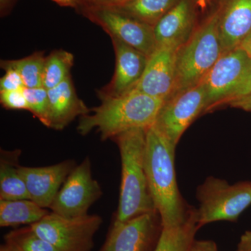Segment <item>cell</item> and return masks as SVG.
I'll use <instances>...</instances> for the list:
<instances>
[{"label":"cell","instance_id":"obj_1","mask_svg":"<svg viewBox=\"0 0 251 251\" xmlns=\"http://www.w3.org/2000/svg\"><path fill=\"white\" fill-rule=\"evenodd\" d=\"M145 168L150 191L162 227L181 226L189 218L178 188L175 170L176 147L154 125L147 129Z\"/></svg>","mask_w":251,"mask_h":251},{"label":"cell","instance_id":"obj_2","mask_svg":"<svg viewBox=\"0 0 251 251\" xmlns=\"http://www.w3.org/2000/svg\"><path fill=\"white\" fill-rule=\"evenodd\" d=\"M101 101L92 114L80 117L77 127L80 135L97 129L102 140H106L133 128H148L154 125L165 102L135 90L102 98Z\"/></svg>","mask_w":251,"mask_h":251},{"label":"cell","instance_id":"obj_3","mask_svg":"<svg viewBox=\"0 0 251 251\" xmlns=\"http://www.w3.org/2000/svg\"><path fill=\"white\" fill-rule=\"evenodd\" d=\"M147 129L133 128L113 138L118 145L122 163L120 201L114 224L157 212L145 168Z\"/></svg>","mask_w":251,"mask_h":251},{"label":"cell","instance_id":"obj_4","mask_svg":"<svg viewBox=\"0 0 251 251\" xmlns=\"http://www.w3.org/2000/svg\"><path fill=\"white\" fill-rule=\"evenodd\" d=\"M219 16V4L177 50L174 90L169 99L202 82L224 53Z\"/></svg>","mask_w":251,"mask_h":251},{"label":"cell","instance_id":"obj_5","mask_svg":"<svg viewBox=\"0 0 251 251\" xmlns=\"http://www.w3.org/2000/svg\"><path fill=\"white\" fill-rule=\"evenodd\" d=\"M202 82L206 112L223 104L231 105L251 92V58L239 47L224 52Z\"/></svg>","mask_w":251,"mask_h":251},{"label":"cell","instance_id":"obj_6","mask_svg":"<svg viewBox=\"0 0 251 251\" xmlns=\"http://www.w3.org/2000/svg\"><path fill=\"white\" fill-rule=\"evenodd\" d=\"M199 207L196 209L200 227L216 221H237L251 205V181L229 184L210 176L198 188Z\"/></svg>","mask_w":251,"mask_h":251},{"label":"cell","instance_id":"obj_7","mask_svg":"<svg viewBox=\"0 0 251 251\" xmlns=\"http://www.w3.org/2000/svg\"><path fill=\"white\" fill-rule=\"evenodd\" d=\"M102 222L103 219L98 215L67 218L50 211L29 226L57 251H92L94 236Z\"/></svg>","mask_w":251,"mask_h":251},{"label":"cell","instance_id":"obj_8","mask_svg":"<svg viewBox=\"0 0 251 251\" xmlns=\"http://www.w3.org/2000/svg\"><path fill=\"white\" fill-rule=\"evenodd\" d=\"M81 14L98 25L108 35L150 57L156 49L153 27L106 6L81 5Z\"/></svg>","mask_w":251,"mask_h":251},{"label":"cell","instance_id":"obj_9","mask_svg":"<svg viewBox=\"0 0 251 251\" xmlns=\"http://www.w3.org/2000/svg\"><path fill=\"white\" fill-rule=\"evenodd\" d=\"M102 194L100 185L92 176L90 158L86 157L68 176L49 209L64 217L86 216Z\"/></svg>","mask_w":251,"mask_h":251},{"label":"cell","instance_id":"obj_10","mask_svg":"<svg viewBox=\"0 0 251 251\" xmlns=\"http://www.w3.org/2000/svg\"><path fill=\"white\" fill-rule=\"evenodd\" d=\"M206 108L205 87L201 82L166 100L153 125L176 147L185 130Z\"/></svg>","mask_w":251,"mask_h":251},{"label":"cell","instance_id":"obj_11","mask_svg":"<svg viewBox=\"0 0 251 251\" xmlns=\"http://www.w3.org/2000/svg\"><path fill=\"white\" fill-rule=\"evenodd\" d=\"M158 213L137 216L120 224H113L100 251H151L161 234Z\"/></svg>","mask_w":251,"mask_h":251},{"label":"cell","instance_id":"obj_12","mask_svg":"<svg viewBox=\"0 0 251 251\" xmlns=\"http://www.w3.org/2000/svg\"><path fill=\"white\" fill-rule=\"evenodd\" d=\"M176 48L157 47L149 57L141 78L132 90L166 100L174 90Z\"/></svg>","mask_w":251,"mask_h":251},{"label":"cell","instance_id":"obj_13","mask_svg":"<svg viewBox=\"0 0 251 251\" xmlns=\"http://www.w3.org/2000/svg\"><path fill=\"white\" fill-rule=\"evenodd\" d=\"M76 166L67 160L45 167L20 166L29 199L43 208H50L68 176Z\"/></svg>","mask_w":251,"mask_h":251},{"label":"cell","instance_id":"obj_14","mask_svg":"<svg viewBox=\"0 0 251 251\" xmlns=\"http://www.w3.org/2000/svg\"><path fill=\"white\" fill-rule=\"evenodd\" d=\"M115 53V70L111 82L102 90L100 99L128 92L141 78L149 57L122 41L111 38Z\"/></svg>","mask_w":251,"mask_h":251},{"label":"cell","instance_id":"obj_15","mask_svg":"<svg viewBox=\"0 0 251 251\" xmlns=\"http://www.w3.org/2000/svg\"><path fill=\"white\" fill-rule=\"evenodd\" d=\"M196 0H179L153 27L157 47L179 49L195 31Z\"/></svg>","mask_w":251,"mask_h":251},{"label":"cell","instance_id":"obj_16","mask_svg":"<svg viewBox=\"0 0 251 251\" xmlns=\"http://www.w3.org/2000/svg\"><path fill=\"white\" fill-rule=\"evenodd\" d=\"M219 6V34L226 52L251 34V0H221Z\"/></svg>","mask_w":251,"mask_h":251},{"label":"cell","instance_id":"obj_17","mask_svg":"<svg viewBox=\"0 0 251 251\" xmlns=\"http://www.w3.org/2000/svg\"><path fill=\"white\" fill-rule=\"evenodd\" d=\"M49 100V127L62 130L77 117L90 113V110L77 97L72 77L48 90Z\"/></svg>","mask_w":251,"mask_h":251},{"label":"cell","instance_id":"obj_18","mask_svg":"<svg viewBox=\"0 0 251 251\" xmlns=\"http://www.w3.org/2000/svg\"><path fill=\"white\" fill-rule=\"evenodd\" d=\"M21 150H1L0 157V200L29 199L25 182L20 173Z\"/></svg>","mask_w":251,"mask_h":251},{"label":"cell","instance_id":"obj_19","mask_svg":"<svg viewBox=\"0 0 251 251\" xmlns=\"http://www.w3.org/2000/svg\"><path fill=\"white\" fill-rule=\"evenodd\" d=\"M50 213L30 199L0 200V226L16 227L39 222Z\"/></svg>","mask_w":251,"mask_h":251},{"label":"cell","instance_id":"obj_20","mask_svg":"<svg viewBox=\"0 0 251 251\" xmlns=\"http://www.w3.org/2000/svg\"><path fill=\"white\" fill-rule=\"evenodd\" d=\"M179 0H130L126 2L106 6L151 27L177 4Z\"/></svg>","mask_w":251,"mask_h":251},{"label":"cell","instance_id":"obj_21","mask_svg":"<svg viewBox=\"0 0 251 251\" xmlns=\"http://www.w3.org/2000/svg\"><path fill=\"white\" fill-rule=\"evenodd\" d=\"M200 227L193 209L186 222L173 227H162L153 251H188Z\"/></svg>","mask_w":251,"mask_h":251},{"label":"cell","instance_id":"obj_22","mask_svg":"<svg viewBox=\"0 0 251 251\" xmlns=\"http://www.w3.org/2000/svg\"><path fill=\"white\" fill-rule=\"evenodd\" d=\"M46 57L44 52H36L24 58L16 60L1 61V67L12 68L22 77L25 87H43Z\"/></svg>","mask_w":251,"mask_h":251},{"label":"cell","instance_id":"obj_23","mask_svg":"<svg viewBox=\"0 0 251 251\" xmlns=\"http://www.w3.org/2000/svg\"><path fill=\"white\" fill-rule=\"evenodd\" d=\"M74 56L63 50L52 51L46 57L43 87L50 90L71 76V69L74 65Z\"/></svg>","mask_w":251,"mask_h":251},{"label":"cell","instance_id":"obj_24","mask_svg":"<svg viewBox=\"0 0 251 251\" xmlns=\"http://www.w3.org/2000/svg\"><path fill=\"white\" fill-rule=\"evenodd\" d=\"M4 241L13 251H57L29 226L8 232Z\"/></svg>","mask_w":251,"mask_h":251},{"label":"cell","instance_id":"obj_25","mask_svg":"<svg viewBox=\"0 0 251 251\" xmlns=\"http://www.w3.org/2000/svg\"><path fill=\"white\" fill-rule=\"evenodd\" d=\"M28 104V111L31 112L46 126L49 127V100L48 90L44 87L23 88Z\"/></svg>","mask_w":251,"mask_h":251},{"label":"cell","instance_id":"obj_26","mask_svg":"<svg viewBox=\"0 0 251 251\" xmlns=\"http://www.w3.org/2000/svg\"><path fill=\"white\" fill-rule=\"evenodd\" d=\"M23 90L0 92V101L2 106L9 110H29Z\"/></svg>","mask_w":251,"mask_h":251},{"label":"cell","instance_id":"obj_27","mask_svg":"<svg viewBox=\"0 0 251 251\" xmlns=\"http://www.w3.org/2000/svg\"><path fill=\"white\" fill-rule=\"evenodd\" d=\"M5 74L0 80V92L22 90L24 82L17 71L12 68H4Z\"/></svg>","mask_w":251,"mask_h":251},{"label":"cell","instance_id":"obj_28","mask_svg":"<svg viewBox=\"0 0 251 251\" xmlns=\"http://www.w3.org/2000/svg\"><path fill=\"white\" fill-rule=\"evenodd\" d=\"M188 251H219L216 243L211 240H195Z\"/></svg>","mask_w":251,"mask_h":251},{"label":"cell","instance_id":"obj_29","mask_svg":"<svg viewBox=\"0 0 251 251\" xmlns=\"http://www.w3.org/2000/svg\"><path fill=\"white\" fill-rule=\"evenodd\" d=\"M130 0H87L81 5H90V6H112L115 5L126 2ZM80 5V6H81Z\"/></svg>","mask_w":251,"mask_h":251},{"label":"cell","instance_id":"obj_30","mask_svg":"<svg viewBox=\"0 0 251 251\" xmlns=\"http://www.w3.org/2000/svg\"><path fill=\"white\" fill-rule=\"evenodd\" d=\"M236 251H251V229L242 234Z\"/></svg>","mask_w":251,"mask_h":251},{"label":"cell","instance_id":"obj_31","mask_svg":"<svg viewBox=\"0 0 251 251\" xmlns=\"http://www.w3.org/2000/svg\"><path fill=\"white\" fill-rule=\"evenodd\" d=\"M232 106L241 108L247 112H251V92L247 97L231 104Z\"/></svg>","mask_w":251,"mask_h":251},{"label":"cell","instance_id":"obj_32","mask_svg":"<svg viewBox=\"0 0 251 251\" xmlns=\"http://www.w3.org/2000/svg\"><path fill=\"white\" fill-rule=\"evenodd\" d=\"M52 1L63 7H71L78 9L81 3L80 0H52Z\"/></svg>","mask_w":251,"mask_h":251},{"label":"cell","instance_id":"obj_33","mask_svg":"<svg viewBox=\"0 0 251 251\" xmlns=\"http://www.w3.org/2000/svg\"><path fill=\"white\" fill-rule=\"evenodd\" d=\"M16 0H0V11L1 16H4L8 14L12 9Z\"/></svg>","mask_w":251,"mask_h":251},{"label":"cell","instance_id":"obj_34","mask_svg":"<svg viewBox=\"0 0 251 251\" xmlns=\"http://www.w3.org/2000/svg\"><path fill=\"white\" fill-rule=\"evenodd\" d=\"M239 48H241L251 58V34L243 41Z\"/></svg>","mask_w":251,"mask_h":251},{"label":"cell","instance_id":"obj_35","mask_svg":"<svg viewBox=\"0 0 251 251\" xmlns=\"http://www.w3.org/2000/svg\"><path fill=\"white\" fill-rule=\"evenodd\" d=\"M208 1L209 0H196V4H197L198 6H201L202 9H204Z\"/></svg>","mask_w":251,"mask_h":251},{"label":"cell","instance_id":"obj_36","mask_svg":"<svg viewBox=\"0 0 251 251\" xmlns=\"http://www.w3.org/2000/svg\"><path fill=\"white\" fill-rule=\"evenodd\" d=\"M0 251H13L11 250V249H10V247L9 246L7 245L6 244H2V245H1V247H0Z\"/></svg>","mask_w":251,"mask_h":251},{"label":"cell","instance_id":"obj_37","mask_svg":"<svg viewBox=\"0 0 251 251\" xmlns=\"http://www.w3.org/2000/svg\"><path fill=\"white\" fill-rule=\"evenodd\" d=\"M87 1V0H80V3H81V4H82V3H84V2H85V1ZM80 4V5H81Z\"/></svg>","mask_w":251,"mask_h":251}]
</instances>
